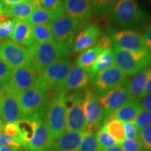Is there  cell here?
Instances as JSON below:
<instances>
[{
    "label": "cell",
    "instance_id": "obj_1",
    "mask_svg": "<svg viewBox=\"0 0 151 151\" xmlns=\"http://www.w3.org/2000/svg\"><path fill=\"white\" fill-rule=\"evenodd\" d=\"M113 22L127 29L140 30L148 26L150 16L137 0H118L111 13Z\"/></svg>",
    "mask_w": 151,
    "mask_h": 151
},
{
    "label": "cell",
    "instance_id": "obj_2",
    "mask_svg": "<svg viewBox=\"0 0 151 151\" xmlns=\"http://www.w3.org/2000/svg\"><path fill=\"white\" fill-rule=\"evenodd\" d=\"M71 50V48L55 40L41 43H35L28 48L30 67L41 72L54 62L69 58Z\"/></svg>",
    "mask_w": 151,
    "mask_h": 151
},
{
    "label": "cell",
    "instance_id": "obj_3",
    "mask_svg": "<svg viewBox=\"0 0 151 151\" xmlns=\"http://www.w3.org/2000/svg\"><path fill=\"white\" fill-rule=\"evenodd\" d=\"M66 115V92L62 90H56L50 97L42 118L53 141L65 131Z\"/></svg>",
    "mask_w": 151,
    "mask_h": 151
},
{
    "label": "cell",
    "instance_id": "obj_4",
    "mask_svg": "<svg viewBox=\"0 0 151 151\" xmlns=\"http://www.w3.org/2000/svg\"><path fill=\"white\" fill-rule=\"evenodd\" d=\"M50 97V92L39 86L20 92L18 94L20 119L43 118Z\"/></svg>",
    "mask_w": 151,
    "mask_h": 151
},
{
    "label": "cell",
    "instance_id": "obj_5",
    "mask_svg": "<svg viewBox=\"0 0 151 151\" xmlns=\"http://www.w3.org/2000/svg\"><path fill=\"white\" fill-rule=\"evenodd\" d=\"M113 52L115 64L125 75H134L151 65V51L149 50L132 52L113 46Z\"/></svg>",
    "mask_w": 151,
    "mask_h": 151
},
{
    "label": "cell",
    "instance_id": "obj_6",
    "mask_svg": "<svg viewBox=\"0 0 151 151\" xmlns=\"http://www.w3.org/2000/svg\"><path fill=\"white\" fill-rule=\"evenodd\" d=\"M71 67L72 62L69 58L51 64L39 72L38 86L49 92L60 90Z\"/></svg>",
    "mask_w": 151,
    "mask_h": 151
},
{
    "label": "cell",
    "instance_id": "obj_7",
    "mask_svg": "<svg viewBox=\"0 0 151 151\" xmlns=\"http://www.w3.org/2000/svg\"><path fill=\"white\" fill-rule=\"evenodd\" d=\"M83 93L84 92H66V131H87L88 125L83 109Z\"/></svg>",
    "mask_w": 151,
    "mask_h": 151
},
{
    "label": "cell",
    "instance_id": "obj_8",
    "mask_svg": "<svg viewBox=\"0 0 151 151\" xmlns=\"http://www.w3.org/2000/svg\"><path fill=\"white\" fill-rule=\"evenodd\" d=\"M84 26L65 13L51 22L53 40L72 49L76 36Z\"/></svg>",
    "mask_w": 151,
    "mask_h": 151
},
{
    "label": "cell",
    "instance_id": "obj_9",
    "mask_svg": "<svg viewBox=\"0 0 151 151\" xmlns=\"http://www.w3.org/2000/svg\"><path fill=\"white\" fill-rule=\"evenodd\" d=\"M83 109L87 122V131L94 132L103 127L104 111L99 98L92 89L85 90L83 97Z\"/></svg>",
    "mask_w": 151,
    "mask_h": 151
},
{
    "label": "cell",
    "instance_id": "obj_10",
    "mask_svg": "<svg viewBox=\"0 0 151 151\" xmlns=\"http://www.w3.org/2000/svg\"><path fill=\"white\" fill-rule=\"evenodd\" d=\"M99 98L103 108L105 120L107 117L116 112L122 106L132 99L130 93L129 81L127 79Z\"/></svg>",
    "mask_w": 151,
    "mask_h": 151
},
{
    "label": "cell",
    "instance_id": "obj_11",
    "mask_svg": "<svg viewBox=\"0 0 151 151\" xmlns=\"http://www.w3.org/2000/svg\"><path fill=\"white\" fill-rule=\"evenodd\" d=\"M0 58L13 69L20 67H30L28 49L10 39L1 41L0 44Z\"/></svg>",
    "mask_w": 151,
    "mask_h": 151
},
{
    "label": "cell",
    "instance_id": "obj_12",
    "mask_svg": "<svg viewBox=\"0 0 151 151\" xmlns=\"http://www.w3.org/2000/svg\"><path fill=\"white\" fill-rule=\"evenodd\" d=\"M39 72L31 67H20L13 69L7 81V89L20 94L39 85Z\"/></svg>",
    "mask_w": 151,
    "mask_h": 151
},
{
    "label": "cell",
    "instance_id": "obj_13",
    "mask_svg": "<svg viewBox=\"0 0 151 151\" xmlns=\"http://www.w3.org/2000/svg\"><path fill=\"white\" fill-rule=\"evenodd\" d=\"M127 79L121 69L114 65L97 76L91 83L92 90L101 97Z\"/></svg>",
    "mask_w": 151,
    "mask_h": 151
},
{
    "label": "cell",
    "instance_id": "obj_14",
    "mask_svg": "<svg viewBox=\"0 0 151 151\" xmlns=\"http://www.w3.org/2000/svg\"><path fill=\"white\" fill-rule=\"evenodd\" d=\"M113 46L132 52L148 50L145 43L143 35L139 32L124 29L114 33L111 38Z\"/></svg>",
    "mask_w": 151,
    "mask_h": 151
},
{
    "label": "cell",
    "instance_id": "obj_15",
    "mask_svg": "<svg viewBox=\"0 0 151 151\" xmlns=\"http://www.w3.org/2000/svg\"><path fill=\"white\" fill-rule=\"evenodd\" d=\"M90 82L88 73L75 65L71 67L60 90L67 93L84 92L88 89Z\"/></svg>",
    "mask_w": 151,
    "mask_h": 151
},
{
    "label": "cell",
    "instance_id": "obj_16",
    "mask_svg": "<svg viewBox=\"0 0 151 151\" xmlns=\"http://www.w3.org/2000/svg\"><path fill=\"white\" fill-rule=\"evenodd\" d=\"M18 94L7 89L0 99V118L4 123L16 122L20 119Z\"/></svg>",
    "mask_w": 151,
    "mask_h": 151
},
{
    "label": "cell",
    "instance_id": "obj_17",
    "mask_svg": "<svg viewBox=\"0 0 151 151\" xmlns=\"http://www.w3.org/2000/svg\"><path fill=\"white\" fill-rule=\"evenodd\" d=\"M101 31L99 26L91 24L77 34L73 41L72 49L76 53L82 52L94 46L101 37Z\"/></svg>",
    "mask_w": 151,
    "mask_h": 151
},
{
    "label": "cell",
    "instance_id": "obj_18",
    "mask_svg": "<svg viewBox=\"0 0 151 151\" xmlns=\"http://www.w3.org/2000/svg\"><path fill=\"white\" fill-rule=\"evenodd\" d=\"M53 142L50 132L42 118L37 119V123L33 137L23 146L31 151H48Z\"/></svg>",
    "mask_w": 151,
    "mask_h": 151
},
{
    "label": "cell",
    "instance_id": "obj_19",
    "mask_svg": "<svg viewBox=\"0 0 151 151\" xmlns=\"http://www.w3.org/2000/svg\"><path fill=\"white\" fill-rule=\"evenodd\" d=\"M63 9L66 14L86 25L92 15L91 0H64Z\"/></svg>",
    "mask_w": 151,
    "mask_h": 151
},
{
    "label": "cell",
    "instance_id": "obj_20",
    "mask_svg": "<svg viewBox=\"0 0 151 151\" xmlns=\"http://www.w3.org/2000/svg\"><path fill=\"white\" fill-rule=\"evenodd\" d=\"M87 132L66 131L53 141L48 151H76Z\"/></svg>",
    "mask_w": 151,
    "mask_h": 151
},
{
    "label": "cell",
    "instance_id": "obj_21",
    "mask_svg": "<svg viewBox=\"0 0 151 151\" xmlns=\"http://www.w3.org/2000/svg\"><path fill=\"white\" fill-rule=\"evenodd\" d=\"M143 111L141 101L139 99H131L126 102L116 112L105 119L104 124L110 119H117L122 122L133 121Z\"/></svg>",
    "mask_w": 151,
    "mask_h": 151
},
{
    "label": "cell",
    "instance_id": "obj_22",
    "mask_svg": "<svg viewBox=\"0 0 151 151\" xmlns=\"http://www.w3.org/2000/svg\"><path fill=\"white\" fill-rule=\"evenodd\" d=\"M14 20V31L9 39L21 46H31L35 43L32 24L27 20Z\"/></svg>",
    "mask_w": 151,
    "mask_h": 151
},
{
    "label": "cell",
    "instance_id": "obj_23",
    "mask_svg": "<svg viewBox=\"0 0 151 151\" xmlns=\"http://www.w3.org/2000/svg\"><path fill=\"white\" fill-rule=\"evenodd\" d=\"M37 4L32 0H22L16 4L6 6L2 9L3 13L9 18L18 20H27Z\"/></svg>",
    "mask_w": 151,
    "mask_h": 151
},
{
    "label": "cell",
    "instance_id": "obj_24",
    "mask_svg": "<svg viewBox=\"0 0 151 151\" xmlns=\"http://www.w3.org/2000/svg\"><path fill=\"white\" fill-rule=\"evenodd\" d=\"M115 64L113 50L111 48H106L100 52L92 66L89 74L90 82H92L97 76L102 71L106 70Z\"/></svg>",
    "mask_w": 151,
    "mask_h": 151
},
{
    "label": "cell",
    "instance_id": "obj_25",
    "mask_svg": "<svg viewBox=\"0 0 151 151\" xmlns=\"http://www.w3.org/2000/svg\"><path fill=\"white\" fill-rule=\"evenodd\" d=\"M104 49V48L102 46L97 43L95 46L85 50L79 55L76 60V65L89 73L97 56Z\"/></svg>",
    "mask_w": 151,
    "mask_h": 151
},
{
    "label": "cell",
    "instance_id": "obj_26",
    "mask_svg": "<svg viewBox=\"0 0 151 151\" xmlns=\"http://www.w3.org/2000/svg\"><path fill=\"white\" fill-rule=\"evenodd\" d=\"M63 14H65L64 9H61V10L55 11V12H52V11H48L37 6V8L35 9L32 14L29 16V18L27 20V21L29 22L32 25L34 24L50 23L58 16H61Z\"/></svg>",
    "mask_w": 151,
    "mask_h": 151
},
{
    "label": "cell",
    "instance_id": "obj_27",
    "mask_svg": "<svg viewBox=\"0 0 151 151\" xmlns=\"http://www.w3.org/2000/svg\"><path fill=\"white\" fill-rule=\"evenodd\" d=\"M148 69L149 67L136 73L129 81L130 93L132 99H139L142 98L146 84Z\"/></svg>",
    "mask_w": 151,
    "mask_h": 151
},
{
    "label": "cell",
    "instance_id": "obj_28",
    "mask_svg": "<svg viewBox=\"0 0 151 151\" xmlns=\"http://www.w3.org/2000/svg\"><path fill=\"white\" fill-rule=\"evenodd\" d=\"M16 123L18 128L19 138L22 141V146H24L33 137L37 127V119H20L16 122Z\"/></svg>",
    "mask_w": 151,
    "mask_h": 151
},
{
    "label": "cell",
    "instance_id": "obj_29",
    "mask_svg": "<svg viewBox=\"0 0 151 151\" xmlns=\"http://www.w3.org/2000/svg\"><path fill=\"white\" fill-rule=\"evenodd\" d=\"M35 43H41L53 40L51 22L32 25Z\"/></svg>",
    "mask_w": 151,
    "mask_h": 151
},
{
    "label": "cell",
    "instance_id": "obj_30",
    "mask_svg": "<svg viewBox=\"0 0 151 151\" xmlns=\"http://www.w3.org/2000/svg\"><path fill=\"white\" fill-rule=\"evenodd\" d=\"M118 0H91L92 15L102 18L109 14Z\"/></svg>",
    "mask_w": 151,
    "mask_h": 151
},
{
    "label": "cell",
    "instance_id": "obj_31",
    "mask_svg": "<svg viewBox=\"0 0 151 151\" xmlns=\"http://www.w3.org/2000/svg\"><path fill=\"white\" fill-rule=\"evenodd\" d=\"M103 126L109 132V134L114 138L118 143L125 139L124 124L117 119H110L105 122Z\"/></svg>",
    "mask_w": 151,
    "mask_h": 151
},
{
    "label": "cell",
    "instance_id": "obj_32",
    "mask_svg": "<svg viewBox=\"0 0 151 151\" xmlns=\"http://www.w3.org/2000/svg\"><path fill=\"white\" fill-rule=\"evenodd\" d=\"M96 139L99 149L109 148L118 145V141L109 134L104 126L101 127L96 132Z\"/></svg>",
    "mask_w": 151,
    "mask_h": 151
},
{
    "label": "cell",
    "instance_id": "obj_33",
    "mask_svg": "<svg viewBox=\"0 0 151 151\" xmlns=\"http://www.w3.org/2000/svg\"><path fill=\"white\" fill-rule=\"evenodd\" d=\"M96 132H87L76 151H98Z\"/></svg>",
    "mask_w": 151,
    "mask_h": 151
},
{
    "label": "cell",
    "instance_id": "obj_34",
    "mask_svg": "<svg viewBox=\"0 0 151 151\" xmlns=\"http://www.w3.org/2000/svg\"><path fill=\"white\" fill-rule=\"evenodd\" d=\"M139 139L141 142L142 150L151 151V124L139 130Z\"/></svg>",
    "mask_w": 151,
    "mask_h": 151
},
{
    "label": "cell",
    "instance_id": "obj_35",
    "mask_svg": "<svg viewBox=\"0 0 151 151\" xmlns=\"http://www.w3.org/2000/svg\"><path fill=\"white\" fill-rule=\"evenodd\" d=\"M15 29V20L14 19H6L0 21V39L4 40L9 38Z\"/></svg>",
    "mask_w": 151,
    "mask_h": 151
},
{
    "label": "cell",
    "instance_id": "obj_36",
    "mask_svg": "<svg viewBox=\"0 0 151 151\" xmlns=\"http://www.w3.org/2000/svg\"><path fill=\"white\" fill-rule=\"evenodd\" d=\"M36 2L38 6L52 12L63 9V0H39Z\"/></svg>",
    "mask_w": 151,
    "mask_h": 151
},
{
    "label": "cell",
    "instance_id": "obj_37",
    "mask_svg": "<svg viewBox=\"0 0 151 151\" xmlns=\"http://www.w3.org/2000/svg\"><path fill=\"white\" fill-rule=\"evenodd\" d=\"M118 145L121 147L123 151H141L142 147L139 139H126L119 142Z\"/></svg>",
    "mask_w": 151,
    "mask_h": 151
},
{
    "label": "cell",
    "instance_id": "obj_38",
    "mask_svg": "<svg viewBox=\"0 0 151 151\" xmlns=\"http://www.w3.org/2000/svg\"><path fill=\"white\" fill-rule=\"evenodd\" d=\"M133 121L140 130L149 124H151V112L143 110Z\"/></svg>",
    "mask_w": 151,
    "mask_h": 151
},
{
    "label": "cell",
    "instance_id": "obj_39",
    "mask_svg": "<svg viewBox=\"0 0 151 151\" xmlns=\"http://www.w3.org/2000/svg\"><path fill=\"white\" fill-rule=\"evenodd\" d=\"M124 128L125 138L129 139H139V129L134 121L124 122Z\"/></svg>",
    "mask_w": 151,
    "mask_h": 151
},
{
    "label": "cell",
    "instance_id": "obj_40",
    "mask_svg": "<svg viewBox=\"0 0 151 151\" xmlns=\"http://www.w3.org/2000/svg\"><path fill=\"white\" fill-rule=\"evenodd\" d=\"M2 146H14L20 148L22 146V143L18 139L1 133L0 134V147Z\"/></svg>",
    "mask_w": 151,
    "mask_h": 151
},
{
    "label": "cell",
    "instance_id": "obj_41",
    "mask_svg": "<svg viewBox=\"0 0 151 151\" xmlns=\"http://www.w3.org/2000/svg\"><path fill=\"white\" fill-rule=\"evenodd\" d=\"M12 71V68L2 58H0V81L7 82Z\"/></svg>",
    "mask_w": 151,
    "mask_h": 151
},
{
    "label": "cell",
    "instance_id": "obj_42",
    "mask_svg": "<svg viewBox=\"0 0 151 151\" xmlns=\"http://www.w3.org/2000/svg\"><path fill=\"white\" fill-rule=\"evenodd\" d=\"M3 132L5 134L9 136V137L16 138V139H18L20 141V138H19V132H18V125H17L16 122L6 123L4 124V127Z\"/></svg>",
    "mask_w": 151,
    "mask_h": 151
},
{
    "label": "cell",
    "instance_id": "obj_43",
    "mask_svg": "<svg viewBox=\"0 0 151 151\" xmlns=\"http://www.w3.org/2000/svg\"><path fill=\"white\" fill-rule=\"evenodd\" d=\"M143 35L147 48L151 51V23L148 24Z\"/></svg>",
    "mask_w": 151,
    "mask_h": 151
},
{
    "label": "cell",
    "instance_id": "obj_44",
    "mask_svg": "<svg viewBox=\"0 0 151 151\" xmlns=\"http://www.w3.org/2000/svg\"><path fill=\"white\" fill-rule=\"evenodd\" d=\"M141 104L142 105L143 110L151 112V94L143 97Z\"/></svg>",
    "mask_w": 151,
    "mask_h": 151
},
{
    "label": "cell",
    "instance_id": "obj_45",
    "mask_svg": "<svg viewBox=\"0 0 151 151\" xmlns=\"http://www.w3.org/2000/svg\"><path fill=\"white\" fill-rule=\"evenodd\" d=\"M150 94H151V67H149L148 69L146 84V86H145V89L144 91H143L142 98ZM142 98H141V99H142Z\"/></svg>",
    "mask_w": 151,
    "mask_h": 151
},
{
    "label": "cell",
    "instance_id": "obj_46",
    "mask_svg": "<svg viewBox=\"0 0 151 151\" xmlns=\"http://www.w3.org/2000/svg\"><path fill=\"white\" fill-rule=\"evenodd\" d=\"M22 0H0V5H1V8L2 9L4 7L6 6H11L16 4L20 2Z\"/></svg>",
    "mask_w": 151,
    "mask_h": 151
},
{
    "label": "cell",
    "instance_id": "obj_47",
    "mask_svg": "<svg viewBox=\"0 0 151 151\" xmlns=\"http://www.w3.org/2000/svg\"><path fill=\"white\" fill-rule=\"evenodd\" d=\"M7 82L0 81V99L3 97L7 90Z\"/></svg>",
    "mask_w": 151,
    "mask_h": 151
},
{
    "label": "cell",
    "instance_id": "obj_48",
    "mask_svg": "<svg viewBox=\"0 0 151 151\" xmlns=\"http://www.w3.org/2000/svg\"><path fill=\"white\" fill-rule=\"evenodd\" d=\"M98 151H123L121 147L119 145H116V146L111 147V148H106V149H99Z\"/></svg>",
    "mask_w": 151,
    "mask_h": 151
},
{
    "label": "cell",
    "instance_id": "obj_49",
    "mask_svg": "<svg viewBox=\"0 0 151 151\" xmlns=\"http://www.w3.org/2000/svg\"><path fill=\"white\" fill-rule=\"evenodd\" d=\"M19 148L14 146H2L0 147V151H18Z\"/></svg>",
    "mask_w": 151,
    "mask_h": 151
},
{
    "label": "cell",
    "instance_id": "obj_50",
    "mask_svg": "<svg viewBox=\"0 0 151 151\" xmlns=\"http://www.w3.org/2000/svg\"><path fill=\"white\" fill-rule=\"evenodd\" d=\"M8 18H9V17L3 13L2 9H1V5H0V21H1V20H6V19H8Z\"/></svg>",
    "mask_w": 151,
    "mask_h": 151
},
{
    "label": "cell",
    "instance_id": "obj_51",
    "mask_svg": "<svg viewBox=\"0 0 151 151\" xmlns=\"http://www.w3.org/2000/svg\"><path fill=\"white\" fill-rule=\"evenodd\" d=\"M5 123L0 118V134H1L3 132V129H4V127Z\"/></svg>",
    "mask_w": 151,
    "mask_h": 151
},
{
    "label": "cell",
    "instance_id": "obj_52",
    "mask_svg": "<svg viewBox=\"0 0 151 151\" xmlns=\"http://www.w3.org/2000/svg\"><path fill=\"white\" fill-rule=\"evenodd\" d=\"M18 151H31V150H27V149H26V148H20V149H19L18 150Z\"/></svg>",
    "mask_w": 151,
    "mask_h": 151
},
{
    "label": "cell",
    "instance_id": "obj_53",
    "mask_svg": "<svg viewBox=\"0 0 151 151\" xmlns=\"http://www.w3.org/2000/svg\"><path fill=\"white\" fill-rule=\"evenodd\" d=\"M32 1H39V0H32Z\"/></svg>",
    "mask_w": 151,
    "mask_h": 151
},
{
    "label": "cell",
    "instance_id": "obj_54",
    "mask_svg": "<svg viewBox=\"0 0 151 151\" xmlns=\"http://www.w3.org/2000/svg\"><path fill=\"white\" fill-rule=\"evenodd\" d=\"M3 40H1V39H0V44H1V41H2Z\"/></svg>",
    "mask_w": 151,
    "mask_h": 151
}]
</instances>
